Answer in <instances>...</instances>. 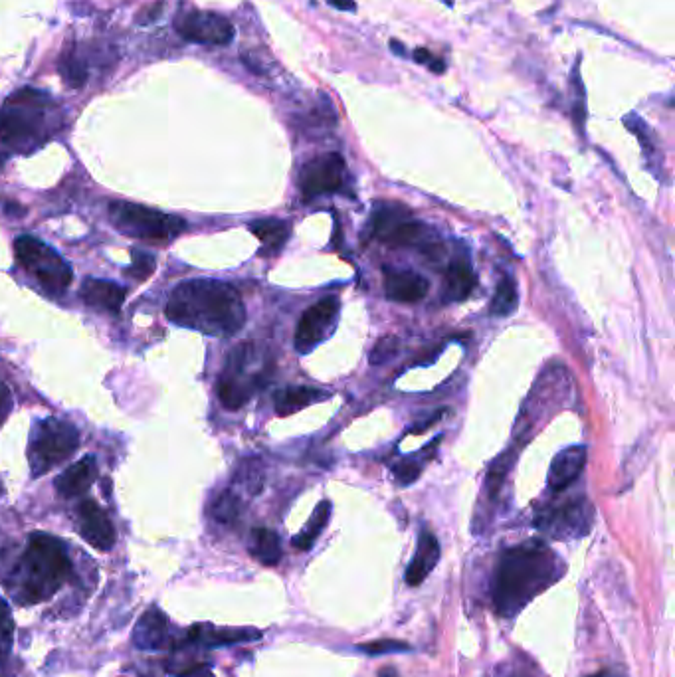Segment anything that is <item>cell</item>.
Returning a JSON list of instances; mask_svg holds the SVG:
<instances>
[{
  "label": "cell",
  "mask_w": 675,
  "mask_h": 677,
  "mask_svg": "<svg viewBox=\"0 0 675 677\" xmlns=\"http://www.w3.org/2000/svg\"><path fill=\"white\" fill-rule=\"evenodd\" d=\"M565 563L543 541H527L501 553L491 598L497 616H517L535 596L561 581Z\"/></svg>",
  "instance_id": "obj_1"
},
{
  "label": "cell",
  "mask_w": 675,
  "mask_h": 677,
  "mask_svg": "<svg viewBox=\"0 0 675 677\" xmlns=\"http://www.w3.org/2000/svg\"><path fill=\"white\" fill-rule=\"evenodd\" d=\"M165 313L175 325L212 337H232L246 323V307L238 291L216 280H193L177 286Z\"/></svg>",
  "instance_id": "obj_2"
},
{
  "label": "cell",
  "mask_w": 675,
  "mask_h": 677,
  "mask_svg": "<svg viewBox=\"0 0 675 677\" xmlns=\"http://www.w3.org/2000/svg\"><path fill=\"white\" fill-rule=\"evenodd\" d=\"M72 575V563L60 539L46 533H32L22 557L24 602H44Z\"/></svg>",
  "instance_id": "obj_3"
},
{
  "label": "cell",
  "mask_w": 675,
  "mask_h": 677,
  "mask_svg": "<svg viewBox=\"0 0 675 677\" xmlns=\"http://www.w3.org/2000/svg\"><path fill=\"white\" fill-rule=\"evenodd\" d=\"M52 97L44 92L22 88L0 107V143L12 149L36 145L48 133Z\"/></svg>",
  "instance_id": "obj_4"
},
{
  "label": "cell",
  "mask_w": 675,
  "mask_h": 677,
  "mask_svg": "<svg viewBox=\"0 0 675 677\" xmlns=\"http://www.w3.org/2000/svg\"><path fill=\"white\" fill-rule=\"evenodd\" d=\"M371 230L375 238L390 246L418 248L430 258H440L444 252V246L434 238L432 230L426 224L412 220L406 208L392 202H379L375 206Z\"/></svg>",
  "instance_id": "obj_5"
},
{
  "label": "cell",
  "mask_w": 675,
  "mask_h": 677,
  "mask_svg": "<svg viewBox=\"0 0 675 677\" xmlns=\"http://www.w3.org/2000/svg\"><path fill=\"white\" fill-rule=\"evenodd\" d=\"M109 216L125 236L151 244H169L185 230L183 218L133 202H111Z\"/></svg>",
  "instance_id": "obj_6"
},
{
  "label": "cell",
  "mask_w": 675,
  "mask_h": 677,
  "mask_svg": "<svg viewBox=\"0 0 675 677\" xmlns=\"http://www.w3.org/2000/svg\"><path fill=\"white\" fill-rule=\"evenodd\" d=\"M80 446V432L74 424L60 418H44L34 424L28 460L32 476L40 478L52 468L64 464Z\"/></svg>",
  "instance_id": "obj_7"
},
{
  "label": "cell",
  "mask_w": 675,
  "mask_h": 677,
  "mask_svg": "<svg viewBox=\"0 0 675 677\" xmlns=\"http://www.w3.org/2000/svg\"><path fill=\"white\" fill-rule=\"evenodd\" d=\"M14 254L16 262L34 276L42 288L52 293H62L72 284V268L68 262L52 250L48 244L34 236H20L14 242Z\"/></svg>",
  "instance_id": "obj_8"
},
{
  "label": "cell",
  "mask_w": 675,
  "mask_h": 677,
  "mask_svg": "<svg viewBox=\"0 0 675 677\" xmlns=\"http://www.w3.org/2000/svg\"><path fill=\"white\" fill-rule=\"evenodd\" d=\"M592 523L594 509L584 497H571L557 505L545 507L535 519L539 531L559 541H571L588 535Z\"/></svg>",
  "instance_id": "obj_9"
},
{
  "label": "cell",
  "mask_w": 675,
  "mask_h": 677,
  "mask_svg": "<svg viewBox=\"0 0 675 677\" xmlns=\"http://www.w3.org/2000/svg\"><path fill=\"white\" fill-rule=\"evenodd\" d=\"M341 313V301L339 297H323L315 305H311L299 319L295 329V351L299 355H307L313 349H317L323 341H327L339 321Z\"/></svg>",
  "instance_id": "obj_10"
},
{
  "label": "cell",
  "mask_w": 675,
  "mask_h": 677,
  "mask_svg": "<svg viewBox=\"0 0 675 677\" xmlns=\"http://www.w3.org/2000/svg\"><path fill=\"white\" fill-rule=\"evenodd\" d=\"M347 183V163L339 153H327L311 159L299 175V189L305 198L343 193Z\"/></svg>",
  "instance_id": "obj_11"
},
{
  "label": "cell",
  "mask_w": 675,
  "mask_h": 677,
  "mask_svg": "<svg viewBox=\"0 0 675 677\" xmlns=\"http://www.w3.org/2000/svg\"><path fill=\"white\" fill-rule=\"evenodd\" d=\"M175 28L185 40L204 46H228L236 34L226 16L196 8L177 14Z\"/></svg>",
  "instance_id": "obj_12"
},
{
  "label": "cell",
  "mask_w": 675,
  "mask_h": 677,
  "mask_svg": "<svg viewBox=\"0 0 675 677\" xmlns=\"http://www.w3.org/2000/svg\"><path fill=\"white\" fill-rule=\"evenodd\" d=\"M252 359V347L242 345L236 351H232L228 365L224 369L222 379L218 381V396L224 408L228 410H238L242 408L254 390L258 388L260 379L258 377H246L248 363Z\"/></svg>",
  "instance_id": "obj_13"
},
{
  "label": "cell",
  "mask_w": 675,
  "mask_h": 677,
  "mask_svg": "<svg viewBox=\"0 0 675 677\" xmlns=\"http://www.w3.org/2000/svg\"><path fill=\"white\" fill-rule=\"evenodd\" d=\"M78 515H80V533L94 549L97 551L113 549L115 539H117L115 527L96 501H90V499L84 501L78 507Z\"/></svg>",
  "instance_id": "obj_14"
},
{
  "label": "cell",
  "mask_w": 675,
  "mask_h": 677,
  "mask_svg": "<svg viewBox=\"0 0 675 677\" xmlns=\"http://www.w3.org/2000/svg\"><path fill=\"white\" fill-rule=\"evenodd\" d=\"M428 280L412 270L385 268V293L396 303H418L428 295Z\"/></svg>",
  "instance_id": "obj_15"
},
{
  "label": "cell",
  "mask_w": 675,
  "mask_h": 677,
  "mask_svg": "<svg viewBox=\"0 0 675 677\" xmlns=\"http://www.w3.org/2000/svg\"><path fill=\"white\" fill-rule=\"evenodd\" d=\"M440 543L434 537V533H430L428 529L420 531L418 537V547L416 553L404 573V581L408 586H420L422 582L430 577V573L436 569L438 561H440Z\"/></svg>",
  "instance_id": "obj_16"
},
{
  "label": "cell",
  "mask_w": 675,
  "mask_h": 677,
  "mask_svg": "<svg viewBox=\"0 0 675 677\" xmlns=\"http://www.w3.org/2000/svg\"><path fill=\"white\" fill-rule=\"evenodd\" d=\"M586 464V448L573 446L567 450H561L549 468V487L553 491H565L569 485L575 484L582 474Z\"/></svg>",
  "instance_id": "obj_17"
},
{
  "label": "cell",
  "mask_w": 675,
  "mask_h": 677,
  "mask_svg": "<svg viewBox=\"0 0 675 677\" xmlns=\"http://www.w3.org/2000/svg\"><path fill=\"white\" fill-rule=\"evenodd\" d=\"M165 642H167V616L161 610L151 608L139 618L133 630V644L139 650H161Z\"/></svg>",
  "instance_id": "obj_18"
},
{
  "label": "cell",
  "mask_w": 675,
  "mask_h": 677,
  "mask_svg": "<svg viewBox=\"0 0 675 677\" xmlns=\"http://www.w3.org/2000/svg\"><path fill=\"white\" fill-rule=\"evenodd\" d=\"M96 478V460L92 456H86L80 462H76L74 466H70L62 476H58L56 489L62 497L72 499V497L86 493L94 485Z\"/></svg>",
  "instance_id": "obj_19"
},
{
  "label": "cell",
  "mask_w": 675,
  "mask_h": 677,
  "mask_svg": "<svg viewBox=\"0 0 675 677\" xmlns=\"http://www.w3.org/2000/svg\"><path fill=\"white\" fill-rule=\"evenodd\" d=\"M250 232L260 240V256H276L290 238V222L278 218H264L250 222Z\"/></svg>",
  "instance_id": "obj_20"
},
{
  "label": "cell",
  "mask_w": 675,
  "mask_h": 677,
  "mask_svg": "<svg viewBox=\"0 0 675 677\" xmlns=\"http://www.w3.org/2000/svg\"><path fill=\"white\" fill-rule=\"evenodd\" d=\"M125 288L105 282V280H86L82 288V299L90 305L107 313H119L121 305L125 301Z\"/></svg>",
  "instance_id": "obj_21"
},
{
  "label": "cell",
  "mask_w": 675,
  "mask_h": 677,
  "mask_svg": "<svg viewBox=\"0 0 675 677\" xmlns=\"http://www.w3.org/2000/svg\"><path fill=\"white\" fill-rule=\"evenodd\" d=\"M478 278L466 258H456L446 270V295L450 301H466L476 290Z\"/></svg>",
  "instance_id": "obj_22"
},
{
  "label": "cell",
  "mask_w": 675,
  "mask_h": 677,
  "mask_svg": "<svg viewBox=\"0 0 675 677\" xmlns=\"http://www.w3.org/2000/svg\"><path fill=\"white\" fill-rule=\"evenodd\" d=\"M331 394L315 387H290L282 390L276 398V410L280 416H290L299 410H303L309 404L321 402L329 398Z\"/></svg>",
  "instance_id": "obj_23"
},
{
  "label": "cell",
  "mask_w": 675,
  "mask_h": 677,
  "mask_svg": "<svg viewBox=\"0 0 675 677\" xmlns=\"http://www.w3.org/2000/svg\"><path fill=\"white\" fill-rule=\"evenodd\" d=\"M262 632L260 630H214L210 628V632H200V626H194L189 630V640L193 642H202L210 648H218V646H230V644H240V642H252V640H260Z\"/></svg>",
  "instance_id": "obj_24"
},
{
  "label": "cell",
  "mask_w": 675,
  "mask_h": 677,
  "mask_svg": "<svg viewBox=\"0 0 675 677\" xmlns=\"http://www.w3.org/2000/svg\"><path fill=\"white\" fill-rule=\"evenodd\" d=\"M250 551L266 567H276L282 561V541L276 531L266 527H258L252 531Z\"/></svg>",
  "instance_id": "obj_25"
},
{
  "label": "cell",
  "mask_w": 675,
  "mask_h": 677,
  "mask_svg": "<svg viewBox=\"0 0 675 677\" xmlns=\"http://www.w3.org/2000/svg\"><path fill=\"white\" fill-rule=\"evenodd\" d=\"M329 519H331V501L325 499V501H321V503L315 507L311 519H309L307 525L301 529V533L293 537V541H291L293 547L299 549V551H309V549L315 545L317 537H319V535L323 533V529L327 527Z\"/></svg>",
  "instance_id": "obj_26"
},
{
  "label": "cell",
  "mask_w": 675,
  "mask_h": 677,
  "mask_svg": "<svg viewBox=\"0 0 675 677\" xmlns=\"http://www.w3.org/2000/svg\"><path fill=\"white\" fill-rule=\"evenodd\" d=\"M519 305V293H517V286L513 282L511 276H503L495 288L491 305H489V313L493 317H509Z\"/></svg>",
  "instance_id": "obj_27"
},
{
  "label": "cell",
  "mask_w": 675,
  "mask_h": 677,
  "mask_svg": "<svg viewBox=\"0 0 675 677\" xmlns=\"http://www.w3.org/2000/svg\"><path fill=\"white\" fill-rule=\"evenodd\" d=\"M240 511H242V501L234 491L220 493L210 507V515L218 523H234L240 517Z\"/></svg>",
  "instance_id": "obj_28"
},
{
  "label": "cell",
  "mask_w": 675,
  "mask_h": 677,
  "mask_svg": "<svg viewBox=\"0 0 675 677\" xmlns=\"http://www.w3.org/2000/svg\"><path fill=\"white\" fill-rule=\"evenodd\" d=\"M236 482L242 485L248 493L256 495L260 493L262 485H264V470H262V464L258 460H248L240 466L238 470V478Z\"/></svg>",
  "instance_id": "obj_29"
},
{
  "label": "cell",
  "mask_w": 675,
  "mask_h": 677,
  "mask_svg": "<svg viewBox=\"0 0 675 677\" xmlns=\"http://www.w3.org/2000/svg\"><path fill=\"white\" fill-rule=\"evenodd\" d=\"M131 256H133V264L125 270V274L135 278V280H139V282L147 280L155 272V268H157L155 258L145 254V252H139V250H133Z\"/></svg>",
  "instance_id": "obj_30"
},
{
  "label": "cell",
  "mask_w": 675,
  "mask_h": 677,
  "mask_svg": "<svg viewBox=\"0 0 675 677\" xmlns=\"http://www.w3.org/2000/svg\"><path fill=\"white\" fill-rule=\"evenodd\" d=\"M359 652L369 654V656H383V654H400V652H408L412 650L410 644L400 642V640H377V642H369V644H361L357 646Z\"/></svg>",
  "instance_id": "obj_31"
},
{
  "label": "cell",
  "mask_w": 675,
  "mask_h": 677,
  "mask_svg": "<svg viewBox=\"0 0 675 677\" xmlns=\"http://www.w3.org/2000/svg\"><path fill=\"white\" fill-rule=\"evenodd\" d=\"M398 353V339L392 335H386L377 341V345L371 351V365H385Z\"/></svg>",
  "instance_id": "obj_32"
},
{
  "label": "cell",
  "mask_w": 675,
  "mask_h": 677,
  "mask_svg": "<svg viewBox=\"0 0 675 677\" xmlns=\"http://www.w3.org/2000/svg\"><path fill=\"white\" fill-rule=\"evenodd\" d=\"M422 472V464L420 462H412V460H402L392 468L394 480L400 485L414 484L418 480Z\"/></svg>",
  "instance_id": "obj_33"
},
{
  "label": "cell",
  "mask_w": 675,
  "mask_h": 677,
  "mask_svg": "<svg viewBox=\"0 0 675 677\" xmlns=\"http://www.w3.org/2000/svg\"><path fill=\"white\" fill-rule=\"evenodd\" d=\"M12 634H14V618L10 612V606L4 598H0V638L4 640V650H10L12 644Z\"/></svg>",
  "instance_id": "obj_34"
},
{
  "label": "cell",
  "mask_w": 675,
  "mask_h": 677,
  "mask_svg": "<svg viewBox=\"0 0 675 677\" xmlns=\"http://www.w3.org/2000/svg\"><path fill=\"white\" fill-rule=\"evenodd\" d=\"M412 58H414L416 64L428 66L434 74H444V70H446L444 62H442L440 58L432 56V52H430L428 48H418V50H414V52H412Z\"/></svg>",
  "instance_id": "obj_35"
},
{
  "label": "cell",
  "mask_w": 675,
  "mask_h": 677,
  "mask_svg": "<svg viewBox=\"0 0 675 677\" xmlns=\"http://www.w3.org/2000/svg\"><path fill=\"white\" fill-rule=\"evenodd\" d=\"M12 410V396H10V390L6 388L4 383H0V424L6 420V416L10 414Z\"/></svg>",
  "instance_id": "obj_36"
},
{
  "label": "cell",
  "mask_w": 675,
  "mask_h": 677,
  "mask_svg": "<svg viewBox=\"0 0 675 677\" xmlns=\"http://www.w3.org/2000/svg\"><path fill=\"white\" fill-rule=\"evenodd\" d=\"M586 677H626V670L620 668V666H612V668H604V670Z\"/></svg>",
  "instance_id": "obj_37"
},
{
  "label": "cell",
  "mask_w": 675,
  "mask_h": 677,
  "mask_svg": "<svg viewBox=\"0 0 675 677\" xmlns=\"http://www.w3.org/2000/svg\"><path fill=\"white\" fill-rule=\"evenodd\" d=\"M333 8L337 10H343V12H355L357 10V4L355 0H327Z\"/></svg>",
  "instance_id": "obj_38"
},
{
  "label": "cell",
  "mask_w": 675,
  "mask_h": 677,
  "mask_svg": "<svg viewBox=\"0 0 675 677\" xmlns=\"http://www.w3.org/2000/svg\"><path fill=\"white\" fill-rule=\"evenodd\" d=\"M390 50L396 54V56H400V58H406L408 56V50L406 48H402V44L398 42V40H390Z\"/></svg>",
  "instance_id": "obj_39"
},
{
  "label": "cell",
  "mask_w": 675,
  "mask_h": 677,
  "mask_svg": "<svg viewBox=\"0 0 675 677\" xmlns=\"http://www.w3.org/2000/svg\"><path fill=\"white\" fill-rule=\"evenodd\" d=\"M379 677H398V674L392 668H385V670H381Z\"/></svg>",
  "instance_id": "obj_40"
},
{
  "label": "cell",
  "mask_w": 675,
  "mask_h": 677,
  "mask_svg": "<svg viewBox=\"0 0 675 677\" xmlns=\"http://www.w3.org/2000/svg\"><path fill=\"white\" fill-rule=\"evenodd\" d=\"M446 6H454V0H442Z\"/></svg>",
  "instance_id": "obj_41"
},
{
  "label": "cell",
  "mask_w": 675,
  "mask_h": 677,
  "mask_svg": "<svg viewBox=\"0 0 675 677\" xmlns=\"http://www.w3.org/2000/svg\"><path fill=\"white\" fill-rule=\"evenodd\" d=\"M505 677H529V676H525V674H509V676Z\"/></svg>",
  "instance_id": "obj_42"
}]
</instances>
